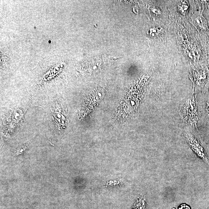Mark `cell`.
Returning a JSON list of instances; mask_svg holds the SVG:
<instances>
[{"mask_svg":"<svg viewBox=\"0 0 209 209\" xmlns=\"http://www.w3.org/2000/svg\"><path fill=\"white\" fill-rule=\"evenodd\" d=\"M26 147L27 146L26 145L21 146L20 147L18 148V149H17V150H16V154H19L20 153H21L24 150H25L26 148Z\"/></svg>","mask_w":209,"mask_h":209,"instance_id":"6da1fadb","label":"cell"},{"mask_svg":"<svg viewBox=\"0 0 209 209\" xmlns=\"http://www.w3.org/2000/svg\"><path fill=\"white\" fill-rule=\"evenodd\" d=\"M196 22L199 26H200L201 27L203 26V21L201 18H198L197 19Z\"/></svg>","mask_w":209,"mask_h":209,"instance_id":"7a4b0ae2","label":"cell"}]
</instances>
